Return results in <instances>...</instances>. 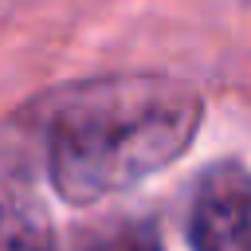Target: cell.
Instances as JSON below:
<instances>
[{
    "instance_id": "obj_4",
    "label": "cell",
    "mask_w": 251,
    "mask_h": 251,
    "mask_svg": "<svg viewBox=\"0 0 251 251\" xmlns=\"http://www.w3.org/2000/svg\"><path fill=\"white\" fill-rule=\"evenodd\" d=\"M63 251H161V231L141 216H114L106 224L75 231Z\"/></svg>"
},
{
    "instance_id": "obj_1",
    "label": "cell",
    "mask_w": 251,
    "mask_h": 251,
    "mask_svg": "<svg viewBox=\"0 0 251 251\" xmlns=\"http://www.w3.org/2000/svg\"><path fill=\"white\" fill-rule=\"evenodd\" d=\"M204 98L173 75H98L59 90L43 114L51 188L98 204L169 169L196 137Z\"/></svg>"
},
{
    "instance_id": "obj_2",
    "label": "cell",
    "mask_w": 251,
    "mask_h": 251,
    "mask_svg": "<svg viewBox=\"0 0 251 251\" xmlns=\"http://www.w3.org/2000/svg\"><path fill=\"white\" fill-rule=\"evenodd\" d=\"M188 243L192 251H251V169L220 161L196 180Z\"/></svg>"
},
{
    "instance_id": "obj_3",
    "label": "cell",
    "mask_w": 251,
    "mask_h": 251,
    "mask_svg": "<svg viewBox=\"0 0 251 251\" xmlns=\"http://www.w3.org/2000/svg\"><path fill=\"white\" fill-rule=\"evenodd\" d=\"M0 251H55L43 204L12 180H0Z\"/></svg>"
}]
</instances>
